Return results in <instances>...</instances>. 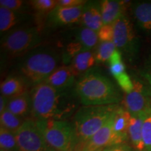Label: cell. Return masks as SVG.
Here are the masks:
<instances>
[{
	"label": "cell",
	"instance_id": "cell-1",
	"mask_svg": "<svg viewBox=\"0 0 151 151\" xmlns=\"http://www.w3.org/2000/svg\"><path fill=\"white\" fill-rule=\"evenodd\" d=\"M30 97V113L35 120H65L75 109L67 90L56 89L46 83L34 86Z\"/></svg>",
	"mask_w": 151,
	"mask_h": 151
},
{
	"label": "cell",
	"instance_id": "cell-2",
	"mask_svg": "<svg viewBox=\"0 0 151 151\" xmlns=\"http://www.w3.org/2000/svg\"><path fill=\"white\" fill-rule=\"evenodd\" d=\"M75 92L83 106L118 105L121 94L108 78L97 73L86 74L77 83Z\"/></svg>",
	"mask_w": 151,
	"mask_h": 151
},
{
	"label": "cell",
	"instance_id": "cell-3",
	"mask_svg": "<svg viewBox=\"0 0 151 151\" xmlns=\"http://www.w3.org/2000/svg\"><path fill=\"white\" fill-rule=\"evenodd\" d=\"M59 62V55L52 49L35 48L24 56L19 71L24 81L35 86L47 80Z\"/></svg>",
	"mask_w": 151,
	"mask_h": 151
},
{
	"label": "cell",
	"instance_id": "cell-4",
	"mask_svg": "<svg viewBox=\"0 0 151 151\" xmlns=\"http://www.w3.org/2000/svg\"><path fill=\"white\" fill-rule=\"evenodd\" d=\"M118 105L83 106L73 116L77 146L84 144L108 122Z\"/></svg>",
	"mask_w": 151,
	"mask_h": 151
},
{
	"label": "cell",
	"instance_id": "cell-5",
	"mask_svg": "<svg viewBox=\"0 0 151 151\" xmlns=\"http://www.w3.org/2000/svg\"><path fill=\"white\" fill-rule=\"evenodd\" d=\"M52 151H74L77 146L74 127L65 120H36Z\"/></svg>",
	"mask_w": 151,
	"mask_h": 151
},
{
	"label": "cell",
	"instance_id": "cell-6",
	"mask_svg": "<svg viewBox=\"0 0 151 151\" xmlns=\"http://www.w3.org/2000/svg\"><path fill=\"white\" fill-rule=\"evenodd\" d=\"M41 35L37 27H20L9 32L1 43V51L8 58L24 56L35 49L41 42Z\"/></svg>",
	"mask_w": 151,
	"mask_h": 151
},
{
	"label": "cell",
	"instance_id": "cell-7",
	"mask_svg": "<svg viewBox=\"0 0 151 151\" xmlns=\"http://www.w3.org/2000/svg\"><path fill=\"white\" fill-rule=\"evenodd\" d=\"M113 25V43L117 49L129 61L136 60L139 52L140 42L129 18L124 14Z\"/></svg>",
	"mask_w": 151,
	"mask_h": 151
},
{
	"label": "cell",
	"instance_id": "cell-8",
	"mask_svg": "<svg viewBox=\"0 0 151 151\" xmlns=\"http://www.w3.org/2000/svg\"><path fill=\"white\" fill-rule=\"evenodd\" d=\"M18 151H52L49 148L37 121L27 118L16 132Z\"/></svg>",
	"mask_w": 151,
	"mask_h": 151
},
{
	"label": "cell",
	"instance_id": "cell-9",
	"mask_svg": "<svg viewBox=\"0 0 151 151\" xmlns=\"http://www.w3.org/2000/svg\"><path fill=\"white\" fill-rule=\"evenodd\" d=\"M133 83V90L124 97V108L132 116L146 118L151 114V90L141 81Z\"/></svg>",
	"mask_w": 151,
	"mask_h": 151
},
{
	"label": "cell",
	"instance_id": "cell-10",
	"mask_svg": "<svg viewBox=\"0 0 151 151\" xmlns=\"http://www.w3.org/2000/svg\"><path fill=\"white\" fill-rule=\"evenodd\" d=\"M117 145L113 130V115L102 127L84 144L76 147L74 151H97Z\"/></svg>",
	"mask_w": 151,
	"mask_h": 151
},
{
	"label": "cell",
	"instance_id": "cell-11",
	"mask_svg": "<svg viewBox=\"0 0 151 151\" xmlns=\"http://www.w3.org/2000/svg\"><path fill=\"white\" fill-rule=\"evenodd\" d=\"M84 6L63 7L57 6L48 14V20L53 25H66L78 22L81 20Z\"/></svg>",
	"mask_w": 151,
	"mask_h": 151
},
{
	"label": "cell",
	"instance_id": "cell-12",
	"mask_svg": "<svg viewBox=\"0 0 151 151\" xmlns=\"http://www.w3.org/2000/svg\"><path fill=\"white\" fill-rule=\"evenodd\" d=\"M132 115L127 109L118 106L113 114V130L117 144L126 143L129 139L128 130Z\"/></svg>",
	"mask_w": 151,
	"mask_h": 151
},
{
	"label": "cell",
	"instance_id": "cell-13",
	"mask_svg": "<svg viewBox=\"0 0 151 151\" xmlns=\"http://www.w3.org/2000/svg\"><path fill=\"white\" fill-rule=\"evenodd\" d=\"M132 14L139 29L151 35V1H138L132 4Z\"/></svg>",
	"mask_w": 151,
	"mask_h": 151
},
{
	"label": "cell",
	"instance_id": "cell-14",
	"mask_svg": "<svg viewBox=\"0 0 151 151\" xmlns=\"http://www.w3.org/2000/svg\"><path fill=\"white\" fill-rule=\"evenodd\" d=\"M75 76L71 66H62L57 68L44 83L56 89L67 90L74 83Z\"/></svg>",
	"mask_w": 151,
	"mask_h": 151
},
{
	"label": "cell",
	"instance_id": "cell-15",
	"mask_svg": "<svg viewBox=\"0 0 151 151\" xmlns=\"http://www.w3.org/2000/svg\"><path fill=\"white\" fill-rule=\"evenodd\" d=\"M127 1L104 0L100 3L103 24H113L124 14Z\"/></svg>",
	"mask_w": 151,
	"mask_h": 151
},
{
	"label": "cell",
	"instance_id": "cell-16",
	"mask_svg": "<svg viewBox=\"0 0 151 151\" xmlns=\"http://www.w3.org/2000/svg\"><path fill=\"white\" fill-rule=\"evenodd\" d=\"M99 2H87L84 5L81 22L84 27L90 28L94 31H99L103 26L101 9Z\"/></svg>",
	"mask_w": 151,
	"mask_h": 151
},
{
	"label": "cell",
	"instance_id": "cell-17",
	"mask_svg": "<svg viewBox=\"0 0 151 151\" xmlns=\"http://www.w3.org/2000/svg\"><path fill=\"white\" fill-rule=\"evenodd\" d=\"M1 95L6 98L17 97L25 93L26 87L25 81L22 78L16 76H9L1 83Z\"/></svg>",
	"mask_w": 151,
	"mask_h": 151
},
{
	"label": "cell",
	"instance_id": "cell-18",
	"mask_svg": "<svg viewBox=\"0 0 151 151\" xmlns=\"http://www.w3.org/2000/svg\"><path fill=\"white\" fill-rule=\"evenodd\" d=\"M16 116L22 118L31 113V97L30 93H25L8 100L7 109Z\"/></svg>",
	"mask_w": 151,
	"mask_h": 151
},
{
	"label": "cell",
	"instance_id": "cell-19",
	"mask_svg": "<svg viewBox=\"0 0 151 151\" xmlns=\"http://www.w3.org/2000/svg\"><path fill=\"white\" fill-rule=\"evenodd\" d=\"M145 118L132 116L130 119L128 135L133 148L136 151H144L142 137V127Z\"/></svg>",
	"mask_w": 151,
	"mask_h": 151
},
{
	"label": "cell",
	"instance_id": "cell-20",
	"mask_svg": "<svg viewBox=\"0 0 151 151\" xmlns=\"http://www.w3.org/2000/svg\"><path fill=\"white\" fill-rule=\"evenodd\" d=\"M95 62V55L93 52L91 50H86L76 55L71 60L70 66L76 76L90 69Z\"/></svg>",
	"mask_w": 151,
	"mask_h": 151
},
{
	"label": "cell",
	"instance_id": "cell-21",
	"mask_svg": "<svg viewBox=\"0 0 151 151\" xmlns=\"http://www.w3.org/2000/svg\"><path fill=\"white\" fill-rule=\"evenodd\" d=\"M77 39L86 50H91L97 45L99 37L97 32L90 28L83 27L78 29Z\"/></svg>",
	"mask_w": 151,
	"mask_h": 151
},
{
	"label": "cell",
	"instance_id": "cell-22",
	"mask_svg": "<svg viewBox=\"0 0 151 151\" xmlns=\"http://www.w3.org/2000/svg\"><path fill=\"white\" fill-rule=\"evenodd\" d=\"M24 121L22 118L18 117L9 111L8 109L5 110L0 114V123L1 127L5 128L13 133L16 134V132L21 127Z\"/></svg>",
	"mask_w": 151,
	"mask_h": 151
},
{
	"label": "cell",
	"instance_id": "cell-23",
	"mask_svg": "<svg viewBox=\"0 0 151 151\" xmlns=\"http://www.w3.org/2000/svg\"><path fill=\"white\" fill-rule=\"evenodd\" d=\"M18 18L16 11L0 6V31L1 32L11 29L18 22Z\"/></svg>",
	"mask_w": 151,
	"mask_h": 151
},
{
	"label": "cell",
	"instance_id": "cell-24",
	"mask_svg": "<svg viewBox=\"0 0 151 151\" xmlns=\"http://www.w3.org/2000/svg\"><path fill=\"white\" fill-rule=\"evenodd\" d=\"M0 150L18 151L16 134L2 127H0Z\"/></svg>",
	"mask_w": 151,
	"mask_h": 151
},
{
	"label": "cell",
	"instance_id": "cell-25",
	"mask_svg": "<svg viewBox=\"0 0 151 151\" xmlns=\"http://www.w3.org/2000/svg\"><path fill=\"white\" fill-rule=\"evenodd\" d=\"M117 49L116 45L113 41L109 42H101L98 46L96 50L95 59L99 62H104L109 61L111 56Z\"/></svg>",
	"mask_w": 151,
	"mask_h": 151
},
{
	"label": "cell",
	"instance_id": "cell-26",
	"mask_svg": "<svg viewBox=\"0 0 151 151\" xmlns=\"http://www.w3.org/2000/svg\"><path fill=\"white\" fill-rule=\"evenodd\" d=\"M58 0H34L31 5L36 11L41 14H50L58 5Z\"/></svg>",
	"mask_w": 151,
	"mask_h": 151
},
{
	"label": "cell",
	"instance_id": "cell-27",
	"mask_svg": "<svg viewBox=\"0 0 151 151\" xmlns=\"http://www.w3.org/2000/svg\"><path fill=\"white\" fill-rule=\"evenodd\" d=\"M142 137L144 144V151H151V114L143 120Z\"/></svg>",
	"mask_w": 151,
	"mask_h": 151
},
{
	"label": "cell",
	"instance_id": "cell-28",
	"mask_svg": "<svg viewBox=\"0 0 151 151\" xmlns=\"http://www.w3.org/2000/svg\"><path fill=\"white\" fill-rule=\"evenodd\" d=\"M116 80L117 81L119 86L121 89L125 92L126 94H129L134 89V83L130 78L129 76L127 73L124 72L119 76L116 77Z\"/></svg>",
	"mask_w": 151,
	"mask_h": 151
},
{
	"label": "cell",
	"instance_id": "cell-29",
	"mask_svg": "<svg viewBox=\"0 0 151 151\" xmlns=\"http://www.w3.org/2000/svg\"><path fill=\"white\" fill-rule=\"evenodd\" d=\"M98 37L101 42L113 41V24H103L97 32Z\"/></svg>",
	"mask_w": 151,
	"mask_h": 151
},
{
	"label": "cell",
	"instance_id": "cell-30",
	"mask_svg": "<svg viewBox=\"0 0 151 151\" xmlns=\"http://www.w3.org/2000/svg\"><path fill=\"white\" fill-rule=\"evenodd\" d=\"M86 51L83 46L78 41L76 42H71L67 47V60H71V58L80 53L81 52Z\"/></svg>",
	"mask_w": 151,
	"mask_h": 151
},
{
	"label": "cell",
	"instance_id": "cell-31",
	"mask_svg": "<svg viewBox=\"0 0 151 151\" xmlns=\"http://www.w3.org/2000/svg\"><path fill=\"white\" fill-rule=\"evenodd\" d=\"M23 4L24 1L21 0H1L0 1V6L5 7L14 11L20 10Z\"/></svg>",
	"mask_w": 151,
	"mask_h": 151
},
{
	"label": "cell",
	"instance_id": "cell-32",
	"mask_svg": "<svg viewBox=\"0 0 151 151\" xmlns=\"http://www.w3.org/2000/svg\"><path fill=\"white\" fill-rule=\"evenodd\" d=\"M88 2L85 0H59L58 6L63 7H76L84 6Z\"/></svg>",
	"mask_w": 151,
	"mask_h": 151
},
{
	"label": "cell",
	"instance_id": "cell-33",
	"mask_svg": "<svg viewBox=\"0 0 151 151\" xmlns=\"http://www.w3.org/2000/svg\"><path fill=\"white\" fill-rule=\"evenodd\" d=\"M142 75L145 79L148 81L151 90V53L145 63V66L142 71Z\"/></svg>",
	"mask_w": 151,
	"mask_h": 151
},
{
	"label": "cell",
	"instance_id": "cell-34",
	"mask_svg": "<svg viewBox=\"0 0 151 151\" xmlns=\"http://www.w3.org/2000/svg\"><path fill=\"white\" fill-rule=\"evenodd\" d=\"M109 69H110V72L113 75V76L114 78H116L125 72V65H124L123 62H121L116 65L110 66Z\"/></svg>",
	"mask_w": 151,
	"mask_h": 151
},
{
	"label": "cell",
	"instance_id": "cell-35",
	"mask_svg": "<svg viewBox=\"0 0 151 151\" xmlns=\"http://www.w3.org/2000/svg\"><path fill=\"white\" fill-rule=\"evenodd\" d=\"M102 151H134V149L132 148L127 143H122L106 147L103 149Z\"/></svg>",
	"mask_w": 151,
	"mask_h": 151
},
{
	"label": "cell",
	"instance_id": "cell-36",
	"mask_svg": "<svg viewBox=\"0 0 151 151\" xmlns=\"http://www.w3.org/2000/svg\"><path fill=\"white\" fill-rule=\"evenodd\" d=\"M122 62V54L118 49H116L115 50V52L112 54V55L111 56L110 59L109 60V65L110 66L116 65V64L120 63V62Z\"/></svg>",
	"mask_w": 151,
	"mask_h": 151
},
{
	"label": "cell",
	"instance_id": "cell-37",
	"mask_svg": "<svg viewBox=\"0 0 151 151\" xmlns=\"http://www.w3.org/2000/svg\"><path fill=\"white\" fill-rule=\"evenodd\" d=\"M7 104H8L7 98L4 96L1 95L0 97V114L2 113L5 110H6Z\"/></svg>",
	"mask_w": 151,
	"mask_h": 151
},
{
	"label": "cell",
	"instance_id": "cell-38",
	"mask_svg": "<svg viewBox=\"0 0 151 151\" xmlns=\"http://www.w3.org/2000/svg\"><path fill=\"white\" fill-rule=\"evenodd\" d=\"M0 151H6V150H0Z\"/></svg>",
	"mask_w": 151,
	"mask_h": 151
},
{
	"label": "cell",
	"instance_id": "cell-39",
	"mask_svg": "<svg viewBox=\"0 0 151 151\" xmlns=\"http://www.w3.org/2000/svg\"><path fill=\"white\" fill-rule=\"evenodd\" d=\"M97 151H102V150H97Z\"/></svg>",
	"mask_w": 151,
	"mask_h": 151
}]
</instances>
